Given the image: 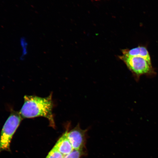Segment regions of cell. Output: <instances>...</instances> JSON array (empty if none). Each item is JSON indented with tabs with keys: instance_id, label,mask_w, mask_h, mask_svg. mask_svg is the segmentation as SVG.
I'll return each mask as SVG.
<instances>
[{
	"instance_id": "1",
	"label": "cell",
	"mask_w": 158,
	"mask_h": 158,
	"mask_svg": "<svg viewBox=\"0 0 158 158\" xmlns=\"http://www.w3.org/2000/svg\"><path fill=\"white\" fill-rule=\"evenodd\" d=\"M24 98V104L20 112L21 116L27 118L42 116L49 120L51 126L55 127L51 95L45 98L25 96Z\"/></svg>"
},
{
	"instance_id": "2",
	"label": "cell",
	"mask_w": 158,
	"mask_h": 158,
	"mask_svg": "<svg viewBox=\"0 0 158 158\" xmlns=\"http://www.w3.org/2000/svg\"><path fill=\"white\" fill-rule=\"evenodd\" d=\"M119 57L125 63L137 81L143 75L150 76L155 74L151 62L142 57L126 56L123 55Z\"/></svg>"
},
{
	"instance_id": "3",
	"label": "cell",
	"mask_w": 158,
	"mask_h": 158,
	"mask_svg": "<svg viewBox=\"0 0 158 158\" xmlns=\"http://www.w3.org/2000/svg\"><path fill=\"white\" fill-rule=\"evenodd\" d=\"M19 114L12 113L9 116L3 126L0 137V152L9 151L10 144L14 134L19 127L21 121Z\"/></svg>"
},
{
	"instance_id": "4",
	"label": "cell",
	"mask_w": 158,
	"mask_h": 158,
	"mask_svg": "<svg viewBox=\"0 0 158 158\" xmlns=\"http://www.w3.org/2000/svg\"><path fill=\"white\" fill-rule=\"evenodd\" d=\"M87 130H82L79 124L73 129L68 131L67 136L75 150H84L86 141Z\"/></svg>"
},
{
	"instance_id": "5",
	"label": "cell",
	"mask_w": 158,
	"mask_h": 158,
	"mask_svg": "<svg viewBox=\"0 0 158 158\" xmlns=\"http://www.w3.org/2000/svg\"><path fill=\"white\" fill-rule=\"evenodd\" d=\"M68 131L67 130L63 134L54 147L64 156L69 155L74 150L67 136Z\"/></svg>"
},
{
	"instance_id": "6",
	"label": "cell",
	"mask_w": 158,
	"mask_h": 158,
	"mask_svg": "<svg viewBox=\"0 0 158 158\" xmlns=\"http://www.w3.org/2000/svg\"><path fill=\"white\" fill-rule=\"evenodd\" d=\"M122 52L124 56L141 57L151 62L149 52L145 47L139 46L131 49H123Z\"/></svg>"
},
{
	"instance_id": "7",
	"label": "cell",
	"mask_w": 158,
	"mask_h": 158,
	"mask_svg": "<svg viewBox=\"0 0 158 158\" xmlns=\"http://www.w3.org/2000/svg\"><path fill=\"white\" fill-rule=\"evenodd\" d=\"M84 150H75L69 155L64 156V158H81L85 155Z\"/></svg>"
},
{
	"instance_id": "8",
	"label": "cell",
	"mask_w": 158,
	"mask_h": 158,
	"mask_svg": "<svg viewBox=\"0 0 158 158\" xmlns=\"http://www.w3.org/2000/svg\"><path fill=\"white\" fill-rule=\"evenodd\" d=\"M64 156L54 147L49 153L46 158H64Z\"/></svg>"
},
{
	"instance_id": "9",
	"label": "cell",
	"mask_w": 158,
	"mask_h": 158,
	"mask_svg": "<svg viewBox=\"0 0 158 158\" xmlns=\"http://www.w3.org/2000/svg\"><path fill=\"white\" fill-rule=\"evenodd\" d=\"M20 42V45L23 54V55L26 54L27 52V46H28V44H27L26 39L24 37L21 38Z\"/></svg>"
}]
</instances>
